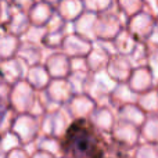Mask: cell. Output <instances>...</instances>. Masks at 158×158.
<instances>
[{"mask_svg": "<svg viewBox=\"0 0 158 158\" xmlns=\"http://www.w3.org/2000/svg\"><path fill=\"white\" fill-rule=\"evenodd\" d=\"M61 151L65 158H104L100 135L86 118L75 119L67 128Z\"/></svg>", "mask_w": 158, "mask_h": 158, "instance_id": "1", "label": "cell"}, {"mask_svg": "<svg viewBox=\"0 0 158 158\" xmlns=\"http://www.w3.org/2000/svg\"><path fill=\"white\" fill-rule=\"evenodd\" d=\"M111 136L115 144L125 151L135 150L140 144V132L136 125H131V123L117 125L112 129Z\"/></svg>", "mask_w": 158, "mask_h": 158, "instance_id": "2", "label": "cell"}, {"mask_svg": "<svg viewBox=\"0 0 158 158\" xmlns=\"http://www.w3.org/2000/svg\"><path fill=\"white\" fill-rule=\"evenodd\" d=\"M132 158H158V144L140 143L133 150V157Z\"/></svg>", "mask_w": 158, "mask_h": 158, "instance_id": "3", "label": "cell"}, {"mask_svg": "<svg viewBox=\"0 0 158 158\" xmlns=\"http://www.w3.org/2000/svg\"><path fill=\"white\" fill-rule=\"evenodd\" d=\"M140 136L144 137L146 143L158 144V121H150V122L146 123Z\"/></svg>", "mask_w": 158, "mask_h": 158, "instance_id": "4", "label": "cell"}, {"mask_svg": "<svg viewBox=\"0 0 158 158\" xmlns=\"http://www.w3.org/2000/svg\"><path fill=\"white\" fill-rule=\"evenodd\" d=\"M6 111H7V108H6V104L3 103L2 100H0V122H2V121H3V118H4Z\"/></svg>", "mask_w": 158, "mask_h": 158, "instance_id": "5", "label": "cell"}]
</instances>
